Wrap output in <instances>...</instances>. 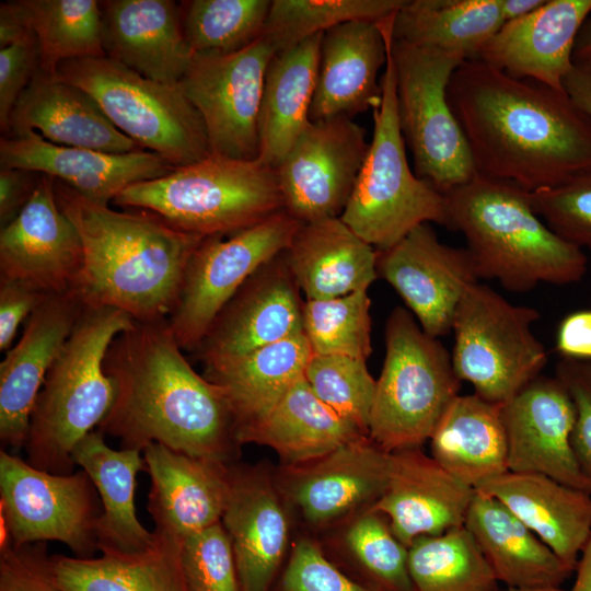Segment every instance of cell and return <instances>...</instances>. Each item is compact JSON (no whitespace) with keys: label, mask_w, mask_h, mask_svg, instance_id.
<instances>
[{"label":"cell","mask_w":591,"mask_h":591,"mask_svg":"<svg viewBox=\"0 0 591 591\" xmlns=\"http://www.w3.org/2000/svg\"><path fill=\"white\" fill-rule=\"evenodd\" d=\"M448 101L479 176L533 193L591 169V116L565 91L473 59L452 74Z\"/></svg>","instance_id":"cell-1"},{"label":"cell","mask_w":591,"mask_h":591,"mask_svg":"<svg viewBox=\"0 0 591 591\" xmlns=\"http://www.w3.org/2000/svg\"><path fill=\"white\" fill-rule=\"evenodd\" d=\"M104 370L115 384L114 403L97 426L120 449L151 443L232 464L239 456L234 422L219 386L198 374L167 322H138L111 344Z\"/></svg>","instance_id":"cell-2"},{"label":"cell","mask_w":591,"mask_h":591,"mask_svg":"<svg viewBox=\"0 0 591 591\" xmlns=\"http://www.w3.org/2000/svg\"><path fill=\"white\" fill-rule=\"evenodd\" d=\"M55 192L81 237L83 265L74 291L84 305L115 308L138 322L169 318L206 236L177 230L144 209L93 204L56 179Z\"/></svg>","instance_id":"cell-3"},{"label":"cell","mask_w":591,"mask_h":591,"mask_svg":"<svg viewBox=\"0 0 591 591\" xmlns=\"http://www.w3.org/2000/svg\"><path fill=\"white\" fill-rule=\"evenodd\" d=\"M445 227L461 232L479 279L513 292L540 283L569 285L588 269L584 252L536 215L530 193L477 175L444 195Z\"/></svg>","instance_id":"cell-4"},{"label":"cell","mask_w":591,"mask_h":591,"mask_svg":"<svg viewBox=\"0 0 591 591\" xmlns=\"http://www.w3.org/2000/svg\"><path fill=\"white\" fill-rule=\"evenodd\" d=\"M134 322L115 308L84 306L31 414L24 448L32 466L53 474L73 472V449L100 425L115 399L114 381L104 370L106 352Z\"/></svg>","instance_id":"cell-5"},{"label":"cell","mask_w":591,"mask_h":591,"mask_svg":"<svg viewBox=\"0 0 591 591\" xmlns=\"http://www.w3.org/2000/svg\"><path fill=\"white\" fill-rule=\"evenodd\" d=\"M113 202L201 236L229 235L283 210L276 169L217 154L130 185Z\"/></svg>","instance_id":"cell-6"},{"label":"cell","mask_w":591,"mask_h":591,"mask_svg":"<svg viewBox=\"0 0 591 591\" xmlns=\"http://www.w3.org/2000/svg\"><path fill=\"white\" fill-rule=\"evenodd\" d=\"M387 60L381 101L373 108V137L340 219L364 242L386 250L416 227H445L444 195L409 167L397 113L396 78L391 55L392 19L383 22Z\"/></svg>","instance_id":"cell-7"},{"label":"cell","mask_w":591,"mask_h":591,"mask_svg":"<svg viewBox=\"0 0 591 591\" xmlns=\"http://www.w3.org/2000/svg\"><path fill=\"white\" fill-rule=\"evenodd\" d=\"M451 355L403 308L385 324V357L375 382L369 437L384 451L422 447L460 395Z\"/></svg>","instance_id":"cell-8"},{"label":"cell","mask_w":591,"mask_h":591,"mask_svg":"<svg viewBox=\"0 0 591 591\" xmlns=\"http://www.w3.org/2000/svg\"><path fill=\"white\" fill-rule=\"evenodd\" d=\"M55 76L88 92L120 132L171 166L211 154L202 118L178 83L150 80L107 56L63 61Z\"/></svg>","instance_id":"cell-9"},{"label":"cell","mask_w":591,"mask_h":591,"mask_svg":"<svg viewBox=\"0 0 591 591\" xmlns=\"http://www.w3.org/2000/svg\"><path fill=\"white\" fill-rule=\"evenodd\" d=\"M391 55L398 121L415 173L445 195L477 176L448 101L452 74L465 60L455 54L394 40L392 34Z\"/></svg>","instance_id":"cell-10"},{"label":"cell","mask_w":591,"mask_h":591,"mask_svg":"<svg viewBox=\"0 0 591 591\" xmlns=\"http://www.w3.org/2000/svg\"><path fill=\"white\" fill-rule=\"evenodd\" d=\"M536 309L517 305L486 285L471 286L456 310L452 366L483 399L501 405L537 378L547 362L531 326Z\"/></svg>","instance_id":"cell-11"},{"label":"cell","mask_w":591,"mask_h":591,"mask_svg":"<svg viewBox=\"0 0 591 591\" xmlns=\"http://www.w3.org/2000/svg\"><path fill=\"white\" fill-rule=\"evenodd\" d=\"M303 223L287 211L229 235L206 236L194 252L167 318L183 350L194 351L247 279L287 251Z\"/></svg>","instance_id":"cell-12"},{"label":"cell","mask_w":591,"mask_h":591,"mask_svg":"<svg viewBox=\"0 0 591 591\" xmlns=\"http://www.w3.org/2000/svg\"><path fill=\"white\" fill-rule=\"evenodd\" d=\"M96 493L83 470L53 474L0 451V515L12 546L57 541L74 557H93L102 514Z\"/></svg>","instance_id":"cell-13"},{"label":"cell","mask_w":591,"mask_h":591,"mask_svg":"<svg viewBox=\"0 0 591 591\" xmlns=\"http://www.w3.org/2000/svg\"><path fill=\"white\" fill-rule=\"evenodd\" d=\"M276 53L262 36L230 55L194 54L178 85L202 118L211 154L257 159L265 76Z\"/></svg>","instance_id":"cell-14"},{"label":"cell","mask_w":591,"mask_h":591,"mask_svg":"<svg viewBox=\"0 0 591 591\" xmlns=\"http://www.w3.org/2000/svg\"><path fill=\"white\" fill-rule=\"evenodd\" d=\"M368 148L350 117L311 120L276 167L283 210L301 223L340 217Z\"/></svg>","instance_id":"cell-15"},{"label":"cell","mask_w":591,"mask_h":591,"mask_svg":"<svg viewBox=\"0 0 591 591\" xmlns=\"http://www.w3.org/2000/svg\"><path fill=\"white\" fill-rule=\"evenodd\" d=\"M389 464L390 453L361 436L315 460L279 465L275 478L292 513L325 532L380 498Z\"/></svg>","instance_id":"cell-16"},{"label":"cell","mask_w":591,"mask_h":591,"mask_svg":"<svg viewBox=\"0 0 591 591\" xmlns=\"http://www.w3.org/2000/svg\"><path fill=\"white\" fill-rule=\"evenodd\" d=\"M292 515L275 470L267 464H231L221 523L230 538L242 591H274L293 542Z\"/></svg>","instance_id":"cell-17"},{"label":"cell","mask_w":591,"mask_h":591,"mask_svg":"<svg viewBox=\"0 0 591 591\" xmlns=\"http://www.w3.org/2000/svg\"><path fill=\"white\" fill-rule=\"evenodd\" d=\"M378 276L402 298L428 335L452 329L467 289L478 282L467 248L443 244L429 223L413 229L393 246L378 251Z\"/></svg>","instance_id":"cell-18"},{"label":"cell","mask_w":591,"mask_h":591,"mask_svg":"<svg viewBox=\"0 0 591 591\" xmlns=\"http://www.w3.org/2000/svg\"><path fill=\"white\" fill-rule=\"evenodd\" d=\"M83 265L78 230L58 206L55 178L42 175L33 196L0 231V281L45 294L74 291Z\"/></svg>","instance_id":"cell-19"},{"label":"cell","mask_w":591,"mask_h":591,"mask_svg":"<svg viewBox=\"0 0 591 591\" xmlns=\"http://www.w3.org/2000/svg\"><path fill=\"white\" fill-rule=\"evenodd\" d=\"M508 468L536 473L591 495L571 445L576 408L564 384L538 375L500 405Z\"/></svg>","instance_id":"cell-20"},{"label":"cell","mask_w":591,"mask_h":591,"mask_svg":"<svg viewBox=\"0 0 591 591\" xmlns=\"http://www.w3.org/2000/svg\"><path fill=\"white\" fill-rule=\"evenodd\" d=\"M302 306L283 252L247 279L193 352L208 368L283 340L303 332Z\"/></svg>","instance_id":"cell-21"},{"label":"cell","mask_w":591,"mask_h":591,"mask_svg":"<svg viewBox=\"0 0 591 591\" xmlns=\"http://www.w3.org/2000/svg\"><path fill=\"white\" fill-rule=\"evenodd\" d=\"M84 303L76 291L49 294L24 322L0 363V439L25 447L30 418L46 375L72 333Z\"/></svg>","instance_id":"cell-22"},{"label":"cell","mask_w":591,"mask_h":591,"mask_svg":"<svg viewBox=\"0 0 591 591\" xmlns=\"http://www.w3.org/2000/svg\"><path fill=\"white\" fill-rule=\"evenodd\" d=\"M0 165L51 176L101 206H108L128 186L158 178L173 169L147 150L117 154L66 147L49 142L35 131L2 137Z\"/></svg>","instance_id":"cell-23"},{"label":"cell","mask_w":591,"mask_h":591,"mask_svg":"<svg viewBox=\"0 0 591 591\" xmlns=\"http://www.w3.org/2000/svg\"><path fill=\"white\" fill-rule=\"evenodd\" d=\"M151 488L148 511L158 538L183 544L221 521L231 464L151 443L143 451Z\"/></svg>","instance_id":"cell-24"},{"label":"cell","mask_w":591,"mask_h":591,"mask_svg":"<svg viewBox=\"0 0 591 591\" xmlns=\"http://www.w3.org/2000/svg\"><path fill=\"white\" fill-rule=\"evenodd\" d=\"M475 489L462 483L422 447L390 453L386 486L371 506L383 513L407 547L464 525Z\"/></svg>","instance_id":"cell-25"},{"label":"cell","mask_w":591,"mask_h":591,"mask_svg":"<svg viewBox=\"0 0 591 591\" xmlns=\"http://www.w3.org/2000/svg\"><path fill=\"white\" fill-rule=\"evenodd\" d=\"M590 13L591 0H545L532 13L505 22L477 59L514 78L565 91L575 42Z\"/></svg>","instance_id":"cell-26"},{"label":"cell","mask_w":591,"mask_h":591,"mask_svg":"<svg viewBox=\"0 0 591 591\" xmlns=\"http://www.w3.org/2000/svg\"><path fill=\"white\" fill-rule=\"evenodd\" d=\"M100 3L105 55L150 80L177 84L195 54L183 32L179 5L171 0Z\"/></svg>","instance_id":"cell-27"},{"label":"cell","mask_w":591,"mask_h":591,"mask_svg":"<svg viewBox=\"0 0 591 591\" xmlns=\"http://www.w3.org/2000/svg\"><path fill=\"white\" fill-rule=\"evenodd\" d=\"M387 44L382 21L355 20L323 34L311 120L352 117L381 101L380 69Z\"/></svg>","instance_id":"cell-28"},{"label":"cell","mask_w":591,"mask_h":591,"mask_svg":"<svg viewBox=\"0 0 591 591\" xmlns=\"http://www.w3.org/2000/svg\"><path fill=\"white\" fill-rule=\"evenodd\" d=\"M35 131L49 142L107 153L141 150L81 88L38 71L10 116V136Z\"/></svg>","instance_id":"cell-29"},{"label":"cell","mask_w":591,"mask_h":591,"mask_svg":"<svg viewBox=\"0 0 591 591\" xmlns=\"http://www.w3.org/2000/svg\"><path fill=\"white\" fill-rule=\"evenodd\" d=\"M475 491L503 503L570 569L591 535V495L536 473L507 472Z\"/></svg>","instance_id":"cell-30"},{"label":"cell","mask_w":591,"mask_h":591,"mask_svg":"<svg viewBox=\"0 0 591 591\" xmlns=\"http://www.w3.org/2000/svg\"><path fill=\"white\" fill-rule=\"evenodd\" d=\"M285 256L306 300H325L368 290L379 277L378 251L340 217L303 223Z\"/></svg>","instance_id":"cell-31"},{"label":"cell","mask_w":591,"mask_h":591,"mask_svg":"<svg viewBox=\"0 0 591 591\" xmlns=\"http://www.w3.org/2000/svg\"><path fill=\"white\" fill-rule=\"evenodd\" d=\"M104 436L93 430L72 451L73 463L86 472L101 498L99 549L127 554L148 551L157 538L138 520L135 507L136 477L147 471L142 451L114 450Z\"/></svg>","instance_id":"cell-32"},{"label":"cell","mask_w":591,"mask_h":591,"mask_svg":"<svg viewBox=\"0 0 591 591\" xmlns=\"http://www.w3.org/2000/svg\"><path fill=\"white\" fill-rule=\"evenodd\" d=\"M464 526L499 582L512 588H552L570 570L525 524L496 498L475 491Z\"/></svg>","instance_id":"cell-33"},{"label":"cell","mask_w":591,"mask_h":591,"mask_svg":"<svg viewBox=\"0 0 591 591\" xmlns=\"http://www.w3.org/2000/svg\"><path fill=\"white\" fill-rule=\"evenodd\" d=\"M361 436L314 394L304 376L266 415L235 433L241 445L270 448L285 466L315 460Z\"/></svg>","instance_id":"cell-34"},{"label":"cell","mask_w":591,"mask_h":591,"mask_svg":"<svg viewBox=\"0 0 591 591\" xmlns=\"http://www.w3.org/2000/svg\"><path fill=\"white\" fill-rule=\"evenodd\" d=\"M324 33L276 53L266 71L258 118V157L276 169L310 124Z\"/></svg>","instance_id":"cell-35"},{"label":"cell","mask_w":591,"mask_h":591,"mask_svg":"<svg viewBox=\"0 0 591 591\" xmlns=\"http://www.w3.org/2000/svg\"><path fill=\"white\" fill-rule=\"evenodd\" d=\"M429 441L430 455L474 489L509 472L500 405L475 393L452 401Z\"/></svg>","instance_id":"cell-36"},{"label":"cell","mask_w":591,"mask_h":591,"mask_svg":"<svg viewBox=\"0 0 591 591\" xmlns=\"http://www.w3.org/2000/svg\"><path fill=\"white\" fill-rule=\"evenodd\" d=\"M312 357L303 332L240 358L205 368L229 404L235 433L266 415L299 379Z\"/></svg>","instance_id":"cell-37"},{"label":"cell","mask_w":591,"mask_h":591,"mask_svg":"<svg viewBox=\"0 0 591 591\" xmlns=\"http://www.w3.org/2000/svg\"><path fill=\"white\" fill-rule=\"evenodd\" d=\"M157 538L140 553L102 552L100 557H48L50 572L65 591H190L183 544Z\"/></svg>","instance_id":"cell-38"},{"label":"cell","mask_w":591,"mask_h":591,"mask_svg":"<svg viewBox=\"0 0 591 591\" xmlns=\"http://www.w3.org/2000/svg\"><path fill=\"white\" fill-rule=\"evenodd\" d=\"M325 532L323 553L355 581L373 591H416L408 547L380 511L364 508Z\"/></svg>","instance_id":"cell-39"},{"label":"cell","mask_w":591,"mask_h":591,"mask_svg":"<svg viewBox=\"0 0 591 591\" xmlns=\"http://www.w3.org/2000/svg\"><path fill=\"white\" fill-rule=\"evenodd\" d=\"M503 23L500 0H405L392 37L473 60Z\"/></svg>","instance_id":"cell-40"},{"label":"cell","mask_w":591,"mask_h":591,"mask_svg":"<svg viewBox=\"0 0 591 591\" xmlns=\"http://www.w3.org/2000/svg\"><path fill=\"white\" fill-rule=\"evenodd\" d=\"M38 49L39 71L55 76L67 60L106 56L101 3L95 0H20Z\"/></svg>","instance_id":"cell-41"},{"label":"cell","mask_w":591,"mask_h":591,"mask_svg":"<svg viewBox=\"0 0 591 591\" xmlns=\"http://www.w3.org/2000/svg\"><path fill=\"white\" fill-rule=\"evenodd\" d=\"M416 591H499V581L464 526L421 536L408 547Z\"/></svg>","instance_id":"cell-42"},{"label":"cell","mask_w":591,"mask_h":591,"mask_svg":"<svg viewBox=\"0 0 591 591\" xmlns=\"http://www.w3.org/2000/svg\"><path fill=\"white\" fill-rule=\"evenodd\" d=\"M270 4V0L184 1L183 32L195 54L230 55L262 37Z\"/></svg>","instance_id":"cell-43"},{"label":"cell","mask_w":591,"mask_h":591,"mask_svg":"<svg viewBox=\"0 0 591 591\" xmlns=\"http://www.w3.org/2000/svg\"><path fill=\"white\" fill-rule=\"evenodd\" d=\"M405 0H273L263 37L277 53L355 20L382 21Z\"/></svg>","instance_id":"cell-44"},{"label":"cell","mask_w":591,"mask_h":591,"mask_svg":"<svg viewBox=\"0 0 591 591\" xmlns=\"http://www.w3.org/2000/svg\"><path fill=\"white\" fill-rule=\"evenodd\" d=\"M370 305L368 290L303 302L302 329L312 355L367 360L372 351Z\"/></svg>","instance_id":"cell-45"},{"label":"cell","mask_w":591,"mask_h":591,"mask_svg":"<svg viewBox=\"0 0 591 591\" xmlns=\"http://www.w3.org/2000/svg\"><path fill=\"white\" fill-rule=\"evenodd\" d=\"M304 379L314 394L362 434H369V420L375 382L367 360L338 355H312Z\"/></svg>","instance_id":"cell-46"},{"label":"cell","mask_w":591,"mask_h":591,"mask_svg":"<svg viewBox=\"0 0 591 591\" xmlns=\"http://www.w3.org/2000/svg\"><path fill=\"white\" fill-rule=\"evenodd\" d=\"M536 215L563 240L591 253V169L530 193Z\"/></svg>","instance_id":"cell-47"},{"label":"cell","mask_w":591,"mask_h":591,"mask_svg":"<svg viewBox=\"0 0 591 591\" xmlns=\"http://www.w3.org/2000/svg\"><path fill=\"white\" fill-rule=\"evenodd\" d=\"M182 564L190 591H242L230 538L221 521L185 540Z\"/></svg>","instance_id":"cell-48"},{"label":"cell","mask_w":591,"mask_h":591,"mask_svg":"<svg viewBox=\"0 0 591 591\" xmlns=\"http://www.w3.org/2000/svg\"><path fill=\"white\" fill-rule=\"evenodd\" d=\"M274 591H373L331 563L318 541L300 535L293 542Z\"/></svg>","instance_id":"cell-49"},{"label":"cell","mask_w":591,"mask_h":591,"mask_svg":"<svg viewBox=\"0 0 591 591\" xmlns=\"http://www.w3.org/2000/svg\"><path fill=\"white\" fill-rule=\"evenodd\" d=\"M576 408L571 445L583 474L591 480V361L561 358L555 375Z\"/></svg>","instance_id":"cell-50"},{"label":"cell","mask_w":591,"mask_h":591,"mask_svg":"<svg viewBox=\"0 0 591 591\" xmlns=\"http://www.w3.org/2000/svg\"><path fill=\"white\" fill-rule=\"evenodd\" d=\"M46 543L0 548V591H65L54 579Z\"/></svg>","instance_id":"cell-51"},{"label":"cell","mask_w":591,"mask_h":591,"mask_svg":"<svg viewBox=\"0 0 591 591\" xmlns=\"http://www.w3.org/2000/svg\"><path fill=\"white\" fill-rule=\"evenodd\" d=\"M39 71L35 38L0 49V126L10 132V116L20 95Z\"/></svg>","instance_id":"cell-52"},{"label":"cell","mask_w":591,"mask_h":591,"mask_svg":"<svg viewBox=\"0 0 591 591\" xmlns=\"http://www.w3.org/2000/svg\"><path fill=\"white\" fill-rule=\"evenodd\" d=\"M20 281H0V350L11 348L21 323L48 297Z\"/></svg>","instance_id":"cell-53"},{"label":"cell","mask_w":591,"mask_h":591,"mask_svg":"<svg viewBox=\"0 0 591 591\" xmlns=\"http://www.w3.org/2000/svg\"><path fill=\"white\" fill-rule=\"evenodd\" d=\"M40 173L4 167L0 170V227L9 224L23 209L37 188Z\"/></svg>","instance_id":"cell-54"},{"label":"cell","mask_w":591,"mask_h":591,"mask_svg":"<svg viewBox=\"0 0 591 591\" xmlns=\"http://www.w3.org/2000/svg\"><path fill=\"white\" fill-rule=\"evenodd\" d=\"M556 350L561 358L591 361V309L572 312L561 320Z\"/></svg>","instance_id":"cell-55"},{"label":"cell","mask_w":591,"mask_h":591,"mask_svg":"<svg viewBox=\"0 0 591 591\" xmlns=\"http://www.w3.org/2000/svg\"><path fill=\"white\" fill-rule=\"evenodd\" d=\"M35 38L25 20L19 1L0 5V48L11 44Z\"/></svg>","instance_id":"cell-56"},{"label":"cell","mask_w":591,"mask_h":591,"mask_svg":"<svg viewBox=\"0 0 591 591\" xmlns=\"http://www.w3.org/2000/svg\"><path fill=\"white\" fill-rule=\"evenodd\" d=\"M564 90L583 112L591 116V66L573 65L564 80Z\"/></svg>","instance_id":"cell-57"},{"label":"cell","mask_w":591,"mask_h":591,"mask_svg":"<svg viewBox=\"0 0 591 591\" xmlns=\"http://www.w3.org/2000/svg\"><path fill=\"white\" fill-rule=\"evenodd\" d=\"M573 65L591 66V13L583 22L572 51Z\"/></svg>","instance_id":"cell-58"},{"label":"cell","mask_w":591,"mask_h":591,"mask_svg":"<svg viewBox=\"0 0 591 591\" xmlns=\"http://www.w3.org/2000/svg\"><path fill=\"white\" fill-rule=\"evenodd\" d=\"M575 570L576 579L569 591H591V535L581 551Z\"/></svg>","instance_id":"cell-59"},{"label":"cell","mask_w":591,"mask_h":591,"mask_svg":"<svg viewBox=\"0 0 591 591\" xmlns=\"http://www.w3.org/2000/svg\"><path fill=\"white\" fill-rule=\"evenodd\" d=\"M545 0H500L503 22L523 18L538 9Z\"/></svg>","instance_id":"cell-60"},{"label":"cell","mask_w":591,"mask_h":591,"mask_svg":"<svg viewBox=\"0 0 591 591\" xmlns=\"http://www.w3.org/2000/svg\"><path fill=\"white\" fill-rule=\"evenodd\" d=\"M507 591H564L560 587L552 588H512L508 587Z\"/></svg>","instance_id":"cell-61"}]
</instances>
